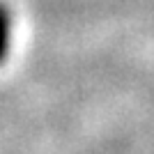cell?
<instances>
[{"instance_id": "cell-1", "label": "cell", "mask_w": 154, "mask_h": 154, "mask_svg": "<svg viewBox=\"0 0 154 154\" xmlns=\"http://www.w3.org/2000/svg\"><path fill=\"white\" fill-rule=\"evenodd\" d=\"M12 35H14L12 12L0 2V64L7 60V55L12 51Z\"/></svg>"}]
</instances>
